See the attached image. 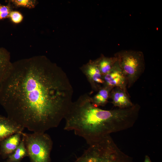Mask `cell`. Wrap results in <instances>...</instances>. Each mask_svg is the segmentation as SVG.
Segmentation results:
<instances>
[{"instance_id":"6da1fadb","label":"cell","mask_w":162,"mask_h":162,"mask_svg":"<svg viewBox=\"0 0 162 162\" xmlns=\"http://www.w3.org/2000/svg\"><path fill=\"white\" fill-rule=\"evenodd\" d=\"M66 74L43 56L11 63L0 88L7 117L33 133L57 127L73 102Z\"/></svg>"},{"instance_id":"8992f818","label":"cell","mask_w":162,"mask_h":162,"mask_svg":"<svg viewBox=\"0 0 162 162\" xmlns=\"http://www.w3.org/2000/svg\"><path fill=\"white\" fill-rule=\"evenodd\" d=\"M93 90L98 91L104 84L103 76L95 61L90 60L81 68Z\"/></svg>"},{"instance_id":"d6986e66","label":"cell","mask_w":162,"mask_h":162,"mask_svg":"<svg viewBox=\"0 0 162 162\" xmlns=\"http://www.w3.org/2000/svg\"><path fill=\"white\" fill-rule=\"evenodd\" d=\"M4 162H12L8 161V160H7L6 161H4Z\"/></svg>"},{"instance_id":"7c38bea8","label":"cell","mask_w":162,"mask_h":162,"mask_svg":"<svg viewBox=\"0 0 162 162\" xmlns=\"http://www.w3.org/2000/svg\"><path fill=\"white\" fill-rule=\"evenodd\" d=\"M95 61L100 72L104 76L112 70L117 61V58L115 56L108 57L102 55Z\"/></svg>"},{"instance_id":"52a82bcc","label":"cell","mask_w":162,"mask_h":162,"mask_svg":"<svg viewBox=\"0 0 162 162\" xmlns=\"http://www.w3.org/2000/svg\"><path fill=\"white\" fill-rule=\"evenodd\" d=\"M104 84L106 86L113 88L118 87L127 91L128 82L119 64L117 61L112 70L103 76ZM128 92V91H127Z\"/></svg>"},{"instance_id":"4fadbf2b","label":"cell","mask_w":162,"mask_h":162,"mask_svg":"<svg viewBox=\"0 0 162 162\" xmlns=\"http://www.w3.org/2000/svg\"><path fill=\"white\" fill-rule=\"evenodd\" d=\"M8 52L4 49H0V88L11 63Z\"/></svg>"},{"instance_id":"5bb4252c","label":"cell","mask_w":162,"mask_h":162,"mask_svg":"<svg viewBox=\"0 0 162 162\" xmlns=\"http://www.w3.org/2000/svg\"><path fill=\"white\" fill-rule=\"evenodd\" d=\"M28 156L24 141L22 137L20 142L14 152L7 158V160L12 162H20L24 158Z\"/></svg>"},{"instance_id":"8fae6325","label":"cell","mask_w":162,"mask_h":162,"mask_svg":"<svg viewBox=\"0 0 162 162\" xmlns=\"http://www.w3.org/2000/svg\"><path fill=\"white\" fill-rule=\"evenodd\" d=\"M112 89L107 86H103L98 91L97 94L92 97L93 104L97 107L105 106L110 98V92Z\"/></svg>"},{"instance_id":"ba28073f","label":"cell","mask_w":162,"mask_h":162,"mask_svg":"<svg viewBox=\"0 0 162 162\" xmlns=\"http://www.w3.org/2000/svg\"><path fill=\"white\" fill-rule=\"evenodd\" d=\"M22 138V133H17L0 141V155L3 158H8L14 152Z\"/></svg>"},{"instance_id":"3957f363","label":"cell","mask_w":162,"mask_h":162,"mask_svg":"<svg viewBox=\"0 0 162 162\" xmlns=\"http://www.w3.org/2000/svg\"><path fill=\"white\" fill-rule=\"evenodd\" d=\"M89 145L74 162H130L127 155L110 140L102 139Z\"/></svg>"},{"instance_id":"e0dca14e","label":"cell","mask_w":162,"mask_h":162,"mask_svg":"<svg viewBox=\"0 0 162 162\" xmlns=\"http://www.w3.org/2000/svg\"><path fill=\"white\" fill-rule=\"evenodd\" d=\"M10 12L8 6L0 5V20L9 17Z\"/></svg>"},{"instance_id":"5b68a950","label":"cell","mask_w":162,"mask_h":162,"mask_svg":"<svg viewBox=\"0 0 162 162\" xmlns=\"http://www.w3.org/2000/svg\"><path fill=\"white\" fill-rule=\"evenodd\" d=\"M31 162H51L53 142L45 133H22Z\"/></svg>"},{"instance_id":"9c48e42d","label":"cell","mask_w":162,"mask_h":162,"mask_svg":"<svg viewBox=\"0 0 162 162\" xmlns=\"http://www.w3.org/2000/svg\"><path fill=\"white\" fill-rule=\"evenodd\" d=\"M24 129L8 117L0 116V141L14 134L22 133Z\"/></svg>"},{"instance_id":"277c9868","label":"cell","mask_w":162,"mask_h":162,"mask_svg":"<svg viewBox=\"0 0 162 162\" xmlns=\"http://www.w3.org/2000/svg\"><path fill=\"white\" fill-rule=\"evenodd\" d=\"M114 56L127 79V88H130L144 71L145 63L144 54L139 51L123 50L116 53Z\"/></svg>"},{"instance_id":"ac0fdd59","label":"cell","mask_w":162,"mask_h":162,"mask_svg":"<svg viewBox=\"0 0 162 162\" xmlns=\"http://www.w3.org/2000/svg\"><path fill=\"white\" fill-rule=\"evenodd\" d=\"M144 162H152L150 158L148 155H146L145 157V160Z\"/></svg>"},{"instance_id":"9a60e30c","label":"cell","mask_w":162,"mask_h":162,"mask_svg":"<svg viewBox=\"0 0 162 162\" xmlns=\"http://www.w3.org/2000/svg\"><path fill=\"white\" fill-rule=\"evenodd\" d=\"M11 2L16 6L28 8L34 7L35 1L31 0H13Z\"/></svg>"},{"instance_id":"2e32d148","label":"cell","mask_w":162,"mask_h":162,"mask_svg":"<svg viewBox=\"0 0 162 162\" xmlns=\"http://www.w3.org/2000/svg\"><path fill=\"white\" fill-rule=\"evenodd\" d=\"M9 17L12 21L15 23L20 22L22 20L23 17L21 13L17 11H11Z\"/></svg>"},{"instance_id":"7a4b0ae2","label":"cell","mask_w":162,"mask_h":162,"mask_svg":"<svg viewBox=\"0 0 162 162\" xmlns=\"http://www.w3.org/2000/svg\"><path fill=\"white\" fill-rule=\"evenodd\" d=\"M64 119V130L74 131L89 145L111 133L126 130L128 126L124 110L100 109L93 104L87 93L72 102Z\"/></svg>"},{"instance_id":"30bf717a","label":"cell","mask_w":162,"mask_h":162,"mask_svg":"<svg viewBox=\"0 0 162 162\" xmlns=\"http://www.w3.org/2000/svg\"><path fill=\"white\" fill-rule=\"evenodd\" d=\"M110 98L112 99V103L114 106L119 108H129L134 104L130 100L128 92L119 88H112L110 92Z\"/></svg>"}]
</instances>
